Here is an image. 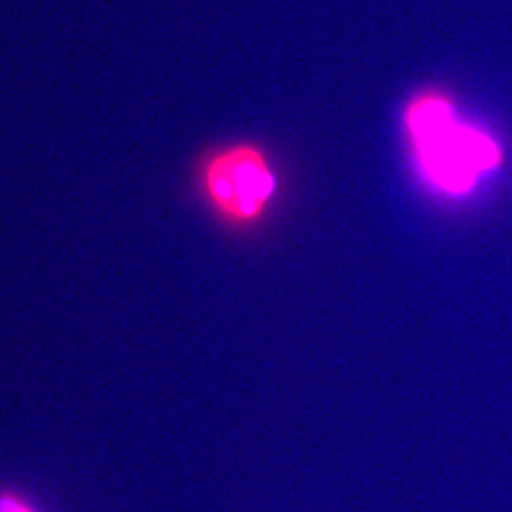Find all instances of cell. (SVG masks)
<instances>
[{
  "label": "cell",
  "instance_id": "obj_1",
  "mask_svg": "<svg viewBox=\"0 0 512 512\" xmlns=\"http://www.w3.org/2000/svg\"><path fill=\"white\" fill-rule=\"evenodd\" d=\"M403 131L418 179L444 200L471 198L505 164L499 139L463 118L439 88L412 95L404 105Z\"/></svg>",
  "mask_w": 512,
  "mask_h": 512
},
{
  "label": "cell",
  "instance_id": "obj_2",
  "mask_svg": "<svg viewBox=\"0 0 512 512\" xmlns=\"http://www.w3.org/2000/svg\"><path fill=\"white\" fill-rule=\"evenodd\" d=\"M205 207L232 230L260 226L277 202L279 175L270 154L251 141L209 150L196 167Z\"/></svg>",
  "mask_w": 512,
  "mask_h": 512
},
{
  "label": "cell",
  "instance_id": "obj_3",
  "mask_svg": "<svg viewBox=\"0 0 512 512\" xmlns=\"http://www.w3.org/2000/svg\"><path fill=\"white\" fill-rule=\"evenodd\" d=\"M0 512H38L37 507L23 495L0 492Z\"/></svg>",
  "mask_w": 512,
  "mask_h": 512
}]
</instances>
